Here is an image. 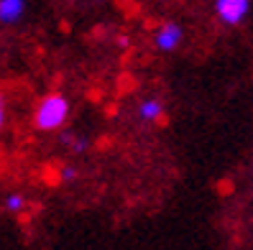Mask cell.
I'll list each match as a JSON object with an SVG mask.
<instances>
[{
    "instance_id": "cell-2",
    "label": "cell",
    "mask_w": 253,
    "mask_h": 250,
    "mask_svg": "<svg viewBox=\"0 0 253 250\" xmlns=\"http://www.w3.org/2000/svg\"><path fill=\"white\" fill-rule=\"evenodd\" d=\"M251 10V0H215V13L222 23L238 26Z\"/></svg>"
},
{
    "instance_id": "cell-4",
    "label": "cell",
    "mask_w": 253,
    "mask_h": 250,
    "mask_svg": "<svg viewBox=\"0 0 253 250\" xmlns=\"http://www.w3.org/2000/svg\"><path fill=\"white\" fill-rule=\"evenodd\" d=\"M26 13V0H0V23H16Z\"/></svg>"
},
{
    "instance_id": "cell-5",
    "label": "cell",
    "mask_w": 253,
    "mask_h": 250,
    "mask_svg": "<svg viewBox=\"0 0 253 250\" xmlns=\"http://www.w3.org/2000/svg\"><path fill=\"white\" fill-rule=\"evenodd\" d=\"M164 115H167V112H164V102L156 100V97L143 100L141 107H138V117H141L143 123H159Z\"/></svg>"
},
{
    "instance_id": "cell-3",
    "label": "cell",
    "mask_w": 253,
    "mask_h": 250,
    "mask_svg": "<svg viewBox=\"0 0 253 250\" xmlns=\"http://www.w3.org/2000/svg\"><path fill=\"white\" fill-rule=\"evenodd\" d=\"M184 38V31H182V26L179 23H164L156 28V34H154V43H156V49L159 51H174L176 46L182 43Z\"/></svg>"
},
{
    "instance_id": "cell-6",
    "label": "cell",
    "mask_w": 253,
    "mask_h": 250,
    "mask_svg": "<svg viewBox=\"0 0 253 250\" xmlns=\"http://www.w3.org/2000/svg\"><path fill=\"white\" fill-rule=\"evenodd\" d=\"M23 207H26V197L23 194H18V192L8 194V199H5V210L8 212H21Z\"/></svg>"
},
{
    "instance_id": "cell-8",
    "label": "cell",
    "mask_w": 253,
    "mask_h": 250,
    "mask_svg": "<svg viewBox=\"0 0 253 250\" xmlns=\"http://www.w3.org/2000/svg\"><path fill=\"white\" fill-rule=\"evenodd\" d=\"M72 176H74L72 169H64V171H62V179H72Z\"/></svg>"
},
{
    "instance_id": "cell-1",
    "label": "cell",
    "mask_w": 253,
    "mask_h": 250,
    "mask_svg": "<svg viewBox=\"0 0 253 250\" xmlns=\"http://www.w3.org/2000/svg\"><path fill=\"white\" fill-rule=\"evenodd\" d=\"M72 112V105L67 95L62 92H49L39 100V105L34 107V128L41 130V133H51V130H59L67 117Z\"/></svg>"
},
{
    "instance_id": "cell-7",
    "label": "cell",
    "mask_w": 253,
    "mask_h": 250,
    "mask_svg": "<svg viewBox=\"0 0 253 250\" xmlns=\"http://www.w3.org/2000/svg\"><path fill=\"white\" fill-rule=\"evenodd\" d=\"M5 117H8V110H5V92L0 90V130L5 125Z\"/></svg>"
}]
</instances>
